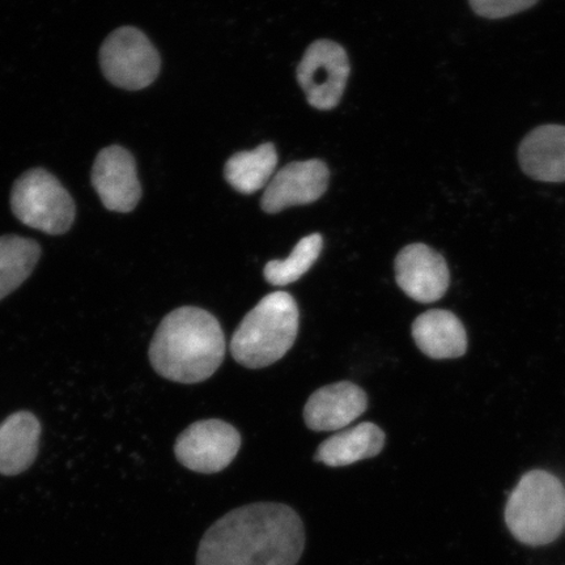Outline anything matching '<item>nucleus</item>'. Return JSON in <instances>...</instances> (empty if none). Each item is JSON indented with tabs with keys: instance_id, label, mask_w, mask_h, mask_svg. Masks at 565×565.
Instances as JSON below:
<instances>
[{
	"instance_id": "nucleus-2",
	"label": "nucleus",
	"mask_w": 565,
	"mask_h": 565,
	"mask_svg": "<svg viewBox=\"0 0 565 565\" xmlns=\"http://www.w3.org/2000/svg\"><path fill=\"white\" fill-rule=\"evenodd\" d=\"M227 343L221 323L207 310L182 307L161 321L150 360L161 377L180 384L206 381L222 365Z\"/></svg>"
},
{
	"instance_id": "nucleus-7",
	"label": "nucleus",
	"mask_w": 565,
	"mask_h": 565,
	"mask_svg": "<svg viewBox=\"0 0 565 565\" xmlns=\"http://www.w3.org/2000/svg\"><path fill=\"white\" fill-rule=\"evenodd\" d=\"M350 75L349 55L330 40L313 42L298 67V81L310 106L318 110L337 108Z\"/></svg>"
},
{
	"instance_id": "nucleus-14",
	"label": "nucleus",
	"mask_w": 565,
	"mask_h": 565,
	"mask_svg": "<svg viewBox=\"0 0 565 565\" xmlns=\"http://www.w3.org/2000/svg\"><path fill=\"white\" fill-rule=\"evenodd\" d=\"M413 338L424 355L430 359H457L468 350L463 323L449 310L433 309L416 318Z\"/></svg>"
},
{
	"instance_id": "nucleus-10",
	"label": "nucleus",
	"mask_w": 565,
	"mask_h": 565,
	"mask_svg": "<svg viewBox=\"0 0 565 565\" xmlns=\"http://www.w3.org/2000/svg\"><path fill=\"white\" fill-rule=\"evenodd\" d=\"M394 267L399 288L415 301H439L448 291L450 274L447 260L426 244L404 247L395 258Z\"/></svg>"
},
{
	"instance_id": "nucleus-13",
	"label": "nucleus",
	"mask_w": 565,
	"mask_h": 565,
	"mask_svg": "<svg viewBox=\"0 0 565 565\" xmlns=\"http://www.w3.org/2000/svg\"><path fill=\"white\" fill-rule=\"evenodd\" d=\"M519 162L530 179L565 182V126L542 125L530 131L521 141Z\"/></svg>"
},
{
	"instance_id": "nucleus-17",
	"label": "nucleus",
	"mask_w": 565,
	"mask_h": 565,
	"mask_svg": "<svg viewBox=\"0 0 565 565\" xmlns=\"http://www.w3.org/2000/svg\"><path fill=\"white\" fill-rule=\"evenodd\" d=\"M277 166V148L265 143L256 150L233 154L225 164L224 174L238 193L249 195L268 185Z\"/></svg>"
},
{
	"instance_id": "nucleus-12",
	"label": "nucleus",
	"mask_w": 565,
	"mask_h": 565,
	"mask_svg": "<svg viewBox=\"0 0 565 565\" xmlns=\"http://www.w3.org/2000/svg\"><path fill=\"white\" fill-rule=\"evenodd\" d=\"M369 398L363 388L342 381L318 388L303 407V419L316 433H331L349 427L365 413Z\"/></svg>"
},
{
	"instance_id": "nucleus-5",
	"label": "nucleus",
	"mask_w": 565,
	"mask_h": 565,
	"mask_svg": "<svg viewBox=\"0 0 565 565\" xmlns=\"http://www.w3.org/2000/svg\"><path fill=\"white\" fill-rule=\"evenodd\" d=\"M11 210L26 227L52 236L68 232L76 215L73 196L42 168L31 169L13 183Z\"/></svg>"
},
{
	"instance_id": "nucleus-18",
	"label": "nucleus",
	"mask_w": 565,
	"mask_h": 565,
	"mask_svg": "<svg viewBox=\"0 0 565 565\" xmlns=\"http://www.w3.org/2000/svg\"><path fill=\"white\" fill-rule=\"evenodd\" d=\"M41 257V247L32 238L15 235L0 237V300L31 277Z\"/></svg>"
},
{
	"instance_id": "nucleus-16",
	"label": "nucleus",
	"mask_w": 565,
	"mask_h": 565,
	"mask_svg": "<svg viewBox=\"0 0 565 565\" xmlns=\"http://www.w3.org/2000/svg\"><path fill=\"white\" fill-rule=\"evenodd\" d=\"M385 445L383 429L373 423H360L356 427L341 430L329 437L317 449L316 461L342 468L381 454Z\"/></svg>"
},
{
	"instance_id": "nucleus-11",
	"label": "nucleus",
	"mask_w": 565,
	"mask_h": 565,
	"mask_svg": "<svg viewBox=\"0 0 565 565\" xmlns=\"http://www.w3.org/2000/svg\"><path fill=\"white\" fill-rule=\"evenodd\" d=\"M330 172L321 160L295 161L281 168L266 186L260 206L267 214L315 203L327 193Z\"/></svg>"
},
{
	"instance_id": "nucleus-19",
	"label": "nucleus",
	"mask_w": 565,
	"mask_h": 565,
	"mask_svg": "<svg viewBox=\"0 0 565 565\" xmlns=\"http://www.w3.org/2000/svg\"><path fill=\"white\" fill-rule=\"evenodd\" d=\"M323 238L313 233L300 239L287 259L270 260L265 266V279L273 286L282 287L298 281L320 257Z\"/></svg>"
},
{
	"instance_id": "nucleus-8",
	"label": "nucleus",
	"mask_w": 565,
	"mask_h": 565,
	"mask_svg": "<svg viewBox=\"0 0 565 565\" xmlns=\"http://www.w3.org/2000/svg\"><path fill=\"white\" fill-rule=\"evenodd\" d=\"M242 447V436L231 424L210 419L192 424L179 436L174 455L186 469L215 475L227 469Z\"/></svg>"
},
{
	"instance_id": "nucleus-9",
	"label": "nucleus",
	"mask_w": 565,
	"mask_h": 565,
	"mask_svg": "<svg viewBox=\"0 0 565 565\" xmlns=\"http://www.w3.org/2000/svg\"><path fill=\"white\" fill-rule=\"evenodd\" d=\"M90 179L106 210L127 214L138 206L141 186L136 159L126 148L110 146L98 152Z\"/></svg>"
},
{
	"instance_id": "nucleus-15",
	"label": "nucleus",
	"mask_w": 565,
	"mask_h": 565,
	"mask_svg": "<svg viewBox=\"0 0 565 565\" xmlns=\"http://www.w3.org/2000/svg\"><path fill=\"white\" fill-rule=\"evenodd\" d=\"M41 424L32 413L12 414L0 424V476L26 471L39 455Z\"/></svg>"
},
{
	"instance_id": "nucleus-20",
	"label": "nucleus",
	"mask_w": 565,
	"mask_h": 565,
	"mask_svg": "<svg viewBox=\"0 0 565 565\" xmlns=\"http://www.w3.org/2000/svg\"><path fill=\"white\" fill-rule=\"evenodd\" d=\"M469 3L478 17L498 20L532 9L539 0H469Z\"/></svg>"
},
{
	"instance_id": "nucleus-4",
	"label": "nucleus",
	"mask_w": 565,
	"mask_h": 565,
	"mask_svg": "<svg viewBox=\"0 0 565 565\" xmlns=\"http://www.w3.org/2000/svg\"><path fill=\"white\" fill-rule=\"evenodd\" d=\"M505 522L514 539L527 546H545L559 539L565 526L561 480L547 471H529L508 499Z\"/></svg>"
},
{
	"instance_id": "nucleus-6",
	"label": "nucleus",
	"mask_w": 565,
	"mask_h": 565,
	"mask_svg": "<svg viewBox=\"0 0 565 565\" xmlns=\"http://www.w3.org/2000/svg\"><path fill=\"white\" fill-rule=\"evenodd\" d=\"M100 65L104 76L113 86L140 90L157 81L161 60L143 32L134 26H122L104 41Z\"/></svg>"
},
{
	"instance_id": "nucleus-1",
	"label": "nucleus",
	"mask_w": 565,
	"mask_h": 565,
	"mask_svg": "<svg viewBox=\"0 0 565 565\" xmlns=\"http://www.w3.org/2000/svg\"><path fill=\"white\" fill-rule=\"evenodd\" d=\"M306 548L298 512L279 503L249 504L223 515L200 543L196 565H296Z\"/></svg>"
},
{
	"instance_id": "nucleus-3",
	"label": "nucleus",
	"mask_w": 565,
	"mask_h": 565,
	"mask_svg": "<svg viewBox=\"0 0 565 565\" xmlns=\"http://www.w3.org/2000/svg\"><path fill=\"white\" fill-rule=\"evenodd\" d=\"M298 303L287 292L265 296L239 323L231 341L238 364L258 370L277 363L291 350L299 333Z\"/></svg>"
}]
</instances>
